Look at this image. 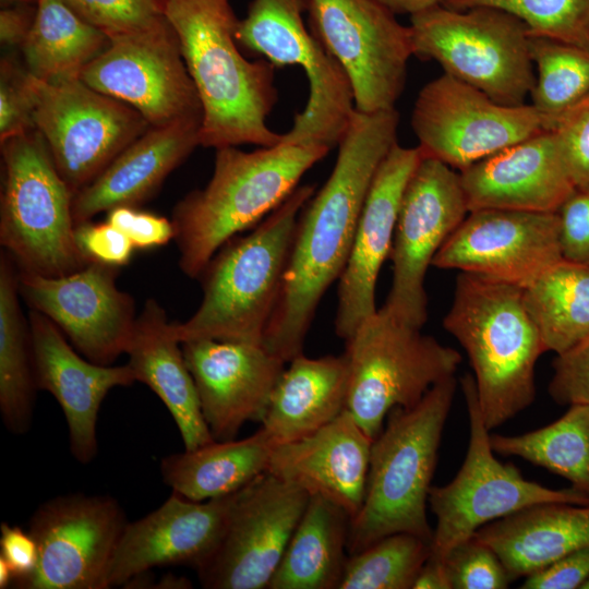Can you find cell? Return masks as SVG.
Masks as SVG:
<instances>
[{"mask_svg": "<svg viewBox=\"0 0 589 589\" xmlns=\"http://www.w3.org/2000/svg\"><path fill=\"white\" fill-rule=\"evenodd\" d=\"M398 124L396 108L354 110L329 177L299 214L283 289L262 341L287 363L303 353L317 305L346 266L368 191L397 143Z\"/></svg>", "mask_w": 589, "mask_h": 589, "instance_id": "cell-1", "label": "cell"}, {"mask_svg": "<svg viewBox=\"0 0 589 589\" xmlns=\"http://www.w3.org/2000/svg\"><path fill=\"white\" fill-rule=\"evenodd\" d=\"M165 16L201 101L200 145H277L281 134L267 124L277 103L276 67L241 53L230 0H165Z\"/></svg>", "mask_w": 589, "mask_h": 589, "instance_id": "cell-2", "label": "cell"}, {"mask_svg": "<svg viewBox=\"0 0 589 589\" xmlns=\"http://www.w3.org/2000/svg\"><path fill=\"white\" fill-rule=\"evenodd\" d=\"M329 151L318 144L284 143L253 152L217 148L207 184L190 192L173 209L180 269L189 278H199L225 242L266 218Z\"/></svg>", "mask_w": 589, "mask_h": 589, "instance_id": "cell-3", "label": "cell"}, {"mask_svg": "<svg viewBox=\"0 0 589 589\" xmlns=\"http://www.w3.org/2000/svg\"><path fill=\"white\" fill-rule=\"evenodd\" d=\"M313 194V185H298L250 233L237 235L217 250L197 278L200 306L184 322H171L180 342L206 338L262 345L283 289L299 214Z\"/></svg>", "mask_w": 589, "mask_h": 589, "instance_id": "cell-4", "label": "cell"}, {"mask_svg": "<svg viewBox=\"0 0 589 589\" xmlns=\"http://www.w3.org/2000/svg\"><path fill=\"white\" fill-rule=\"evenodd\" d=\"M443 326L468 354L489 431L533 402L534 366L545 348L521 287L460 272Z\"/></svg>", "mask_w": 589, "mask_h": 589, "instance_id": "cell-5", "label": "cell"}, {"mask_svg": "<svg viewBox=\"0 0 589 589\" xmlns=\"http://www.w3.org/2000/svg\"><path fill=\"white\" fill-rule=\"evenodd\" d=\"M456 386L454 375L444 378L413 407L387 414L371 446L362 505L350 520L349 555L398 532L432 541L426 504Z\"/></svg>", "mask_w": 589, "mask_h": 589, "instance_id": "cell-6", "label": "cell"}, {"mask_svg": "<svg viewBox=\"0 0 589 589\" xmlns=\"http://www.w3.org/2000/svg\"><path fill=\"white\" fill-rule=\"evenodd\" d=\"M0 243L23 272L73 273L87 262L75 240L74 193L36 130L1 141Z\"/></svg>", "mask_w": 589, "mask_h": 589, "instance_id": "cell-7", "label": "cell"}, {"mask_svg": "<svg viewBox=\"0 0 589 589\" xmlns=\"http://www.w3.org/2000/svg\"><path fill=\"white\" fill-rule=\"evenodd\" d=\"M413 56L506 106H520L536 75L527 25L496 8L453 10L441 4L410 16Z\"/></svg>", "mask_w": 589, "mask_h": 589, "instance_id": "cell-8", "label": "cell"}, {"mask_svg": "<svg viewBox=\"0 0 589 589\" xmlns=\"http://www.w3.org/2000/svg\"><path fill=\"white\" fill-rule=\"evenodd\" d=\"M349 386L346 410L373 440L389 411L410 408L440 381L453 376L460 353L393 316L384 308L346 340Z\"/></svg>", "mask_w": 589, "mask_h": 589, "instance_id": "cell-9", "label": "cell"}, {"mask_svg": "<svg viewBox=\"0 0 589 589\" xmlns=\"http://www.w3.org/2000/svg\"><path fill=\"white\" fill-rule=\"evenodd\" d=\"M304 10L306 0H252L245 17L238 22L236 38L275 67L299 65L306 75L308 101L279 143L332 149L356 110L353 91L339 62L306 28Z\"/></svg>", "mask_w": 589, "mask_h": 589, "instance_id": "cell-10", "label": "cell"}, {"mask_svg": "<svg viewBox=\"0 0 589 589\" xmlns=\"http://www.w3.org/2000/svg\"><path fill=\"white\" fill-rule=\"evenodd\" d=\"M469 416L466 458L456 477L431 486L429 504L436 517L430 556L443 561L458 543L482 526L541 503L589 505V496L573 489H551L527 480L512 464L494 456L482 418L473 375L460 380Z\"/></svg>", "mask_w": 589, "mask_h": 589, "instance_id": "cell-11", "label": "cell"}, {"mask_svg": "<svg viewBox=\"0 0 589 589\" xmlns=\"http://www.w3.org/2000/svg\"><path fill=\"white\" fill-rule=\"evenodd\" d=\"M34 128L74 195L148 128L132 107L80 77L43 81L28 73Z\"/></svg>", "mask_w": 589, "mask_h": 589, "instance_id": "cell-12", "label": "cell"}, {"mask_svg": "<svg viewBox=\"0 0 589 589\" xmlns=\"http://www.w3.org/2000/svg\"><path fill=\"white\" fill-rule=\"evenodd\" d=\"M310 31L350 81L354 109L395 108L412 51L409 26L373 0H306Z\"/></svg>", "mask_w": 589, "mask_h": 589, "instance_id": "cell-13", "label": "cell"}, {"mask_svg": "<svg viewBox=\"0 0 589 589\" xmlns=\"http://www.w3.org/2000/svg\"><path fill=\"white\" fill-rule=\"evenodd\" d=\"M411 127L423 157L459 171L549 131L532 105H502L446 73L419 92Z\"/></svg>", "mask_w": 589, "mask_h": 589, "instance_id": "cell-14", "label": "cell"}, {"mask_svg": "<svg viewBox=\"0 0 589 589\" xmlns=\"http://www.w3.org/2000/svg\"><path fill=\"white\" fill-rule=\"evenodd\" d=\"M468 213L459 172L422 157L404 191L389 253L393 280L383 308L393 316L417 328L425 324L428 268Z\"/></svg>", "mask_w": 589, "mask_h": 589, "instance_id": "cell-15", "label": "cell"}, {"mask_svg": "<svg viewBox=\"0 0 589 589\" xmlns=\"http://www.w3.org/2000/svg\"><path fill=\"white\" fill-rule=\"evenodd\" d=\"M80 79L92 88L135 109L149 127L202 119V106L167 21L109 37L107 47Z\"/></svg>", "mask_w": 589, "mask_h": 589, "instance_id": "cell-16", "label": "cell"}, {"mask_svg": "<svg viewBox=\"0 0 589 589\" xmlns=\"http://www.w3.org/2000/svg\"><path fill=\"white\" fill-rule=\"evenodd\" d=\"M309 493L266 471L235 493L220 541L196 570L207 589H266Z\"/></svg>", "mask_w": 589, "mask_h": 589, "instance_id": "cell-17", "label": "cell"}, {"mask_svg": "<svg viewBox=\"0 0 589 589\" xmlns=\"http://www.w3.org/2000/svg\"><path fill=\"white\" fill-rule=\"evenodd\" d=\"M127 524L119 503L108 495L53 497L33 514L28 531L38 563L20 589H108L109 566Z\"/></svg>", "mask_w": 589, "mask_h": 589, "instance_id": "cell-18", "label": "cell"}, {"mask_svg": "<svg viewBox=\"0 0 589 589\" xmlns=\"http://www.w3.org/2000/svg\"><path fill=\"white\" fill-rule=\"evenodd\" d=\"M117 268L89 262L62 276L19 269V289L83 357L111 365L125 353L137 317L133 298L117 287Z\"/></svg>", "mask_w": 589, "mask_h": 589, "instance_id": "cell-19", "label": "cell"}, {"mask_svg": "<svg viewBox=\"0 0 589 589\" xmlns=\"http://www.w3.org/2000/svg\"><path fill=\"white\" fill-rule=\"evenodd\" d=\"M562 259L557 213L478 209L447 238L432 266L524 288Z\"/></svg>", "mask_w": 589, "mask_h": 589, "instance_id": "cell-20", "label": "cell"}, {"mask_svg": "<svg viewBox=\"0 0 589 589\" xmlns=\"http://www.w3.org/2000/svg\"><path fill=\"white\" fill-rule=\"evenodd\" d=\"M205 422L216 441L260 421L286 363L261 344L216 339L181 342Z\"/></svg>", "mask_w": 589, "mask_h": 589, "instance_id": "cell-21", "label": "cell"}, {"mask_svg": "<svg viewBox=\"0 0 589 589\" xmlns=\"http://www.w3.org/2000/svg\"><path fill=\"white\" fill-rule=\"evenodd\" d=\"M422 157L419 146L396 143L371 182L348 261L338 279L335 332L345 341L377 311L378 273L390 253L404 191Z\"/></svg>", "mask_w": 589, "mask_h": 589, "instance_id": "cell-22", "label": "cell"}, {"mask_svg": "<svg viewBox=\"0 0 589 589\" xmlns=\"http://www.w3.org/2000/svg\"><path fill=\"white\" fill-rule=\"evenodd\" d=\"M233 495L195 502L172 492L158 508L127 522L109 566L107 587L124 586L154 567L201 568L220 541Z\"/></svg>", "mask_w": 589, "mask_h": 589, "instance_id": "cell-23", "label": "cell"}, {"mask_svg": "<svg viewBox=\"0 0 589 589\" xmlns=\"http://www.w3.org/2000/svg\"><path fill=\"white\" fill-rule=\"evenodd\" d=\"M27 321L37 389L49 392L60 405L71 453L88 464L97 454L96 423L105 397L136 382L135 375L128 363L101 365L83 357L44 314L32 310Z\"/></svg>", "mask_w": 589, "mask_h": 589, "instance_id": "cell-24", "label": "cell"}, {"mask_svg": "<svg viewBox=\"0 0 589 589\" xmlns=\"http://www.w3.org/2000/svg\"><path fill=\"white\" fill-rule=\"evenodd\" d=\"M469 212L556 213L576 189L553 131H543L459 171Z\"/></svg>", "mask_w": 589, "mask_h": 589, "instance_id": "cell-25", "label": "cell"}, {"mask_svg": "<svg viewBox=\"0 0 589 589\" xmlns=\"http://www.w3.org/2000/svg\"><path fill=\"white\" fill-rule=\"evenodd\" d=\"M373 438L344 410L299 440L276 445L267 471L342 507L352 518L365 493Z\"/></svg>", "mask_w": 589, "mask_h": 589, "instance_id": "cell-26", "label": "cell"}, {"mask_svg": "<svg viewBox=\"0 0 589 589\" xmlns=\"http://www.w3.org/2000/svg\"><path fill=\"white\" fill-rule=\"evenodd\" d=\"M201 118L149 127L73 197L75 225L101 212L143 203L200 145Z\"/></svg>", "mask_w": 589, "mask_h": 589, "instance_id": "cell-27", "label": "cell"}, {"mask_svg": "<svg viewBox=\"0 0 589 589\" xmlns=\"http://www.w3.org/2000/svg\"><path fill=\"white\" fill-rule=\"evenodd\" d=\"M125 353L136 382L147 385L170 412L184 449L192 450L215 441L203 417L181 342L155 299H148L137 315Z\"/></svg>", "mask_w": 589, "mask_h": 589, "instance_id": "cell-28", "label": "cell"}, {"mask_svg": "<svg viewBox=\"0 0 589 589\" xmlns=\"http://www.w3.org/2000/svg\"><path fill=\"white\" fill-rule=\"evenodd\" d=\"M473 537L502 562L510 581L589 545V505L536 504L479 528Z\"/></svg>", "mask_w": 589, "mask_h": 589, "instance_id": "cell-29", "label": "cell"}, {"mask_svg": "<svg viewBox=\"0 0 589 589\" xmlns=\"http://www.w3.org/2000/svg\"><path fill=\"white\" fill-rule=\"evenodd\" d=\"M271 395L262 429L276 445L304 437L337 418L347 406L349 359L339 356L288 362Z\"/></svg>", "mask_w": 589, "mask_h": 589, "instance_id": "cell-30", "label": "cell"}, {"mask_svg": "<svg viewBox=\"0 0 589 589\" xmlns=\"http://www.w3.org/2000/svg\"><path fill=\"white\" fill-rule=\"evenodd\" d=\"M274 444L261 428L241 440L213 441L165 456L159 469L172 492L195 502L239 492L267 471Z\"/></svg>", "mask_w": 589, "mask_h": 589, "instance_id": "cell-31", "label": "cell"}, {"mask_svg": "<svg viewBox=\"0 0 589 589\" xmlns=\"http://www.w3.org/2000/svg\"><path fill=\"white\" fill-rule=\"evenodd\" d=\"M350 515L328 498L312 494L267 589H338Z\"/></svg>", "mask_w": 589, "mask_h": 589, "instance_id": "cell-32", "label": "cell"}, {"mask_svg": "<svg viewBox=\"0 0 589 589\" xmlns=\"http://www.w3.org/2000/svg\"><path fill=\"white\" fill-rule=\"evenodd\" d=\"M108 44V35L64 0H36L34 21L21 49L31 75L56 81L80 77Z\"/></svg>", "mask_w": 589, "mask_h": 589, "instance_id": "cell-33", "label": "cell"}, {"mask_svg": "<svg viewBox=\"0 0 589 589\" xmlns=\"http://www.w3.org/2000/svg\"><path fill=\"white\" fill-rule=\"evenodd\" d=\"M19 268L5 252L0 260V412L5 428L26 433L37 389L28 321L20 306Z\"/></svg>", "mask_w": 589, "mask_h": 589, "instance_id": "cell-34", "label": "cell"}, {"mask_svg": "<svg viewBox=\"0 0 589 589\" xmlns=\"http://www.w3.org/2000/svg\"><path fill=\"white\" fill-rule=\"evenodd\" d=\"M545 351L563 353L589 336V266L562 259L522 288Z\"/></svg>", "mask_w": 589, "mask_h": 589, "instance_id": "cell-35", "label": "cell"}, {"mask_svg": "<svg viewBox=\"0 0 589 589\" xmlns=\"http://www.w3.org/2000/svg\"><path fill=\"white\" fill-rule=\"evenodd\" d=\"M490 443L494 453L543 467L589 496V405H569L561 418L534 431L490 435Z\"/></svg>", "mask_w": 589, "mask_h": 589, "instance_id": "cell-36", "label": "cell"}, {"mask_svg": "<svg viewBox=\"0 0 589 589\" xmlns=\"http://www.w3.org/2000/svg\"><path fill=\"white\" fill-rule=\"evenodd\" d=\"M529 52L537 72L531 105L552 131L589 95V47L529 35Z\"/></svg>", "mask_w": 589, "mask_h": 589, "instance_id": "cell-37", "label": "cell"}, {"mask_svg": "<svg viewBox=\"0 0 589 589\" xmlns=\"http://www.w3.org/2000/svg\"><path fill=\"white\" fill-rule=\"evenodd\" d=\"M431 542L406 532L386 536L348 555L338 589H412Z\"/></svg>", "mask_w": 589, "mask_h": 589, "instance_id": "cell-38", "label": "cell"}, {"mask_svg": "<svg viewBox=\"0 0 589 589\" xmlns=\"http://www.w3.org/2000/svg\"><path fill=\"white\" fill-rule=\"evenodd\" d=\"M441 5L501 9L521 20L529 35L589 47V0H442Z\"/></svg>", "mask_w": 589, "mask_h": 589, "instance_id": "cell-39", "label": "cell"}, {"mask_svg": "<svg viewBox=\"0 0 589 589\" xmlns=\"http://www.w3.org/2000/svg\"><path fill=\"white\" fill-rule=\"evenodd\" d=\"M81 17L112 37L165 20V0H64Z\"/></svg>", "mask_w": 589, "mask_h": 589, "instance_id": "cell-40", "label": "cell"}, {"mask_svg": "<svg viewBox=\"0 0 589 589\" xmlns=\"http://www.w3.org/2000/svg\"><path fill=\"white\" fill-rule=\"evenodd\" d=\"M450 589H504L510 579L497 555L473 536L443 558Z\"/></svg>", "mask_w": 589, "mask_h": 589, "instance_id": "cell-41", "label": "cell"}, {"mask_svg": "<svg viewBox=\"0 0 589 589\" xmlns=\"http://www.w3.org/2000/svg\"><path fill=\"white\" fill-rule=\"evenodd\" d=\"M0 141L35 129L28 72L10 58L1 59Z\"/></svg>", "mask_w": 589, "mask_h": 589, "instance_id": "cell-42", "label": "cell"}, {"mask_svg": "<svg viewBox=\"0 0 589 589\" xmlns=\"http://www.w3.org/2000/svg\"><path fill=\"white\" fill-rule=\"evenodd\" d=\"M552 131L576 189L589 190V95Z\"/></svg>", "mask_w": 589, "mask_h": 589, "instance_id": "cell-43", "label": "cell"}, {"mask_svg": "<svg viewBox=\"0 0 589 589\" xmlns=\"http://www.w3.org/2000/svg\"><path fill=\"white\" fill-rule=\"evenodd\" d=\"M549 394L558 405H589V336L556 354Z\"/></svg>", "mask_w": 589, "mask_h": 589, "instance_id": "cell-44", "label": "cell"}, {"mask_svg": "<svg viewBox=\"0 0 589 589\" xmlns=\"http://www.w3.org/2000/svg\"><path fill=\"white\" fill-rule=\"evenodd\" d=\"M74 240L87 262L120 267L127 265L134 245L125 233L109 224L91 220L75 225Z\"/></svg>", "mask_w": 589, "mask_h": 589, "instance_id": "cell-45", "label": "cell"}, {"mask_svg": "<svg viewBox=\"0 0 589 589\" xmlns=\"http://www.w3.org/2000/svg\"><path fill=\"white\" fill-rule=\"evenodd\" d=\"M556 213L563 259L589 266V190L575 189Z\"/></svg>", "mask_w": 589, "mask_h": 589, "instance_id": "cell-46", "label": "cell"}, {"mask_svg": "<svg viewBox=\"0 0 589 589\" xmlns=\"http://www.w3.org/2000/svg\"><path fill=\"white\" fill-rule=\"evenodd\" d=\"M106 220L125 233L137 250L161 247L175 240L172 220L132 206L108 211Z\"/></svg>", "mask_w": 589, "mask_h": 589, "instance_id": "cell-47", "label": "cell"}, {"mask_svg": "<svg viewBox=\"0 0 589 589\" xmlns=\"http://www.w3.org/2000/svg\"><path fill=\"white\" fill-rule=\"evenodd\" d=\"M524 589H576L589 578V545L525 577Z\"/></svg>", "mask_w": 589, "mask_h": 589, "instance_id": "cell-48", "label": "cell"}, {"mask_svg": "<svg viewBox=\"0 0 589 589\" xmlns=\"http://www.w3.org/2000/svg\"><path fill=\"white\" fill-rule=\"evenodd\" d=\"M0 556L14 574L12 586L28 577L38 563V548L29 531L2 522L0 526Z\"/></svg>", "mask_w": 589, "mask_h": 589, "instance_id": "cell-49", "label": "cell"}, {"mask_svg": "<svg viewBox=\"0 0 589 589\" xmlns=\"http://www.w3.org/2000/svg\"><path fill=\"white\" fill-rule=\"evenodd\" d=\"M36 4L22 3L3 8L0 12V38L5 46H20L34 21Z\"/></svg>", "mask_w": 589, "mask_h": 589, "instance_id": "cell-50", "label": "cell"}, {"mask_svg": "<svg viewBox=\"0 0 589 589\" xmlns=\"http://www.w3.org/2000/svg\"><path fill=\"white\" fill-rule=\"evenodd\" d=\"M412 589H450L443 561L429 556L418 573Z\"/></svg>", "mask_w": 589, "mask_h": 589, "instance_id": "cell-51", "label": "cell"}, {"mask_svg": "<svg viewBox=\"0 0 589 589\" xmlns=\"http://www.w3.org/2000/svg\"><path fill=\"white\" fill-rule=\"evenodd\" d=\"M396 14L410 16L441 4L442 0H373Z\"/></svg>", "mask_w": 589, "mask_h": 589, "instance_id": "cell-52", "label": "cell"}, {"mask_svg": "<svg viewBox=\"0 0 589 589\" xmlns=\"http://www.w3.org/2000/svg\"><path fill=\"white\" fill-rule=\"evenodd\" d=\"M14 581V574L8 562L0 556V588L5 589L12 586Z\"/></svg>", "mask_w": 589, "mask_h": 589, "instance_id": "cell-53", "label": "cell"}, {"mask_svg": "<svg viewBox=\"0 0 589 589\" xmlns=\"http://www.w3.org/2000/svg\"><path fill=\"white\" fill-rule=\"evenodd\" d=\"M581 589H589V578L582 584Z\"/></svg>", "mask_w": 589, "mask_h": 589, "instance_id": "cell-54", "label": "cell"}]
</instances>
